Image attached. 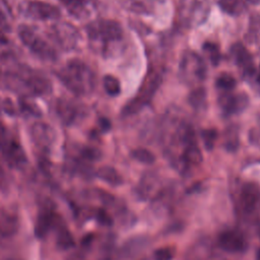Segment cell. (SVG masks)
Wrapping results in <instances>:
<instances>
[{"mask_svg": "<svg viewBox=\"0 0 260 260\" xmlns=\"http://www.w3.org/2000/svg\"><path fill=\"white\" fill-rule=\"evenodd\" d=\"M256 80L258 83H260V65H259V68H258V71L256 74Z\"/></svg>", "mask_w": 260, "mask_h": 260, "instance_id": "obj_32", "label": "cell"}, {"mask_svg": "<svg viewBox=\"0 0 260 260\" xmlns=\"http://www.w3.org/2000/svg\"><path fill=\"white\" fill-rule=\"evenodd\" d=\"M175 256V249L173 247H162L154 251V260H172Z\"/></svg>", "mask_w": 260, "mask_h": 260, "instance_id": "obj_29", "label": "cell"}, {"mask_svg": "<svg viewBox=\"0 0 260 260\" xmlns=\"http://www.w3.org/2000/svg\"><path fill=\"white\" fill-rule=\"evenodd\" d=\"M247 1L253 5H258L260 3V0H247Z\"/></svg>", "mask_w": 260, "mask_h": 260, "instance_id": "obj_33", "label": "cell"}, {"mask_svg": "<svg viewBox=\"0 0 260 260\" xmlns=\"http://www.w3.org/2000/svg\"><path fill=\"white\" fill-rule=\"evenodd\" d=\"M201 137L203 139L205 148L208 150H211L217 138V132L214 129H204L201 131Z\"/></svg>", "mask_w": 260, "mask_h": 260, "instance_id": "obj_28", "label": "cell"}, {"mask_svg": "<svg viewBox=\"0 0 260 260\" xmlns=\"http://www.w3.org/2000/svg\"><path fill=\"white\" fill-rule=\"evenodd\" d=\"M68 13L75 18H85L90 14L91 0H59Z\"/></svg>", "mask_w": 260, "mask_h": 260, "instance_id": "obj_16", "label": "cell"}, {"mask_svg": "<svg viewBox=\"0 0 260 260\" xmlns=\"http://www.w3.org/2000/svg\"><path fill=\"white\" fill-rule=\"evenodd\" d=\"M99 127L103 132H107L111 128V122L107 118L102 117L99 119Z\"/></svg>", "mask_w": 260, "mask_h": 260, "instance_id": "obj_31", "label": "cell"}, {"mask_svg": "<svg viewBox=\"0 0 260 260\" xmlns=\"http://www.w3.org/2000/svg\"><path fill=\"white\" fill-rule=\"evenodd\" d=\"M51 39L59 48L64 51L74 50L80 41L78 29L66 21H57L50 28Z\"/></svg>", "mask_w": 260, "mask_h": 260, "instance_id": "obj_7", "label": "cell"}, {"mask_svg": "<svg viewBox=\"0 0 260 260\" xmlns=\"http://www.w3.org/2000/svg\"><path fill=\"white\" fill-rule=\"evenodd\" d=\"M224 147L229 151H236L239 147L238 128L231 126L224 133Z\"/></svg>", "mask_w": 260, "mask_h": 260, "instance_id": "obj_22", "label": "cell"}, {"mask_svg": "<svg viewBox=\"0 0 260 260\" xmlns=\"http://www.w3.org/2000/svg\"><path fill=\"white\" fill-rule=\"evenodd\" d=\"M12 10L6 0H0V37H4L10 30Z\"/></svg>", "mask_w": 260, "mask_h": 260, "instance_id": "obj_17", "label": "cell"}, {"mask_svg": "<svg viewBox=\"0 0 260 260\" xmlns=\"http://www.w3.org/2000/svg\"><path fill=\"white\" fill-rule=\"evenodd\" d=\"M209 12L207 0H180L179 14L188 26L199 25L205 21Z\"/></svg>", "mask_w": 260, "mask_h": 260, "instance_id": "obj_6", "label": "cell"}, {"mask_svg": "<svg viewBox=\"0 0 260 260\" xmlns=\"http://www.w3.org/2000/svg\"><path fill=\"white\" fill-rule=\"evenodd\" d=\"M219 8L229 15H239L243 11L241 0H218Z\"/></svg>", "mask_w": 260, "mask_h": 260, "instance_id": "obj_21", "label": "cell"}, {"mask_svg": "<svg viewBox=\"0 0 260 260\" xmlns=\"http://www.w3.org/2000/svg\"><path fill=\"white\" fill-rule=\"evenodd\" d=\"M85 31L92 43H101L104 47L120 41L123 37L121 24L112 19L93 20L86 24Z\"/></svg>", "mask_w": 260, "mask_h": 260, "instance_id": "obj_3", "label": "cell"}, {"mask_svg": "<svg viewBox=\"0 0 260 260\" xmlns=\"http://www.w3.org/2000/svg\"><path fill=\"white\" fill-rule=\"evenodd\" d=\"M260 202V192L253 183L243 185L240 192V205L245 212H253Z\"/></svg>", "mask_w": 260, "mask_h": 260, "instance_id": "obj_15", "label": "cell"}, {"mask_svg": "<svg viewBox=\"0 0 260 260\" xmlns=\"http://www.w3.org/2000/svg\"><path fill=\"white\" fill-rule=\"evenodd\" d=\"M256 260H260V248L258 249V251L256 253Z\"/></svg>", "mask_w": 260, "mask_h": 260, "instance_id": "obj_34", "label": "cell"}, {"mask_svg": "<svg viewBox=\"0 0 260 260\" xmlns=\"http://www.w3.org/2000/svg\"><path fill=\"white\" fill-rule=\"evenodd\" d=\"M220 249L229 253H240L247 249V241L244 235L237 230L222 232L217 239Z\"/></svg>", "mask_w": 260, "mask_h": 260, "instance_id": "obj_12", "label": "cell"}, {"mask_svg": "<svg viewBox=\"0 0 260 260\" xmlns=\"http://www.w3.org/2000/svg\"><path fill=\"white\" fill-rule=\"evenodd\" d=\"M55 113L65 126H73L85 115V109L81 104L68 96H60L55 102Z\"/></svg>", "mask_w": 260, "mask_h": 260, "instance_id": "obj_8", "label": "cell"}, {"mask_svg": "<svg viewBox=\"0 0 260 260\" xmlns=\"http://www.w3.org/2000/svg\"><path fill=\"white\" fill-rule=\"evenodd\" d=\"M203 50L207 54L209 61L212 65H217L220 61V51L216 44L211 42H206L203 45Z\"/></svg>", "mask_w": 260, "mask_h": 260, "instance_id": "obj_27", "label": "cell"}, {"mask_svg": "<svg viewBox=\"0 0 260 260\" xmlns=\"http://www.w3.org/2000/svg\"><path fill=\"white\" fill-rule=\"evenodd\" d=\"M161 82V75L157 72H149L141 84L138 94L132 99L122 110L124 116H130L139 112L149 103Z\"/></svg>", "mask_w": 260, "mask_h": 260, "instance_id": "obj_4", "label": "cell"}, {"mask_svg": "<svg viewBox=\"0 0 260 260\" xmlns=\"http://www.w3.org/2000/svg\"><path fill=\"white\" fill-rule=\"evenodd\" d=\"M19 111L29 117H41L42 111L30 96H20L18 100Z\"/></svg>", "mask_w": 260, "mask_h": 260, "instance_id": "obj_18", "label": "cell"}, {"mask_svg": "<svg viewBox=\"0 0 260 260\" xmlns=\"http://www.w3.org/2000/svg\"><path fill=\"white\" fill-rule=\"evenodd\" d=\"M249 104V98L244 92L231 93L230 91L223 92L218 98V105L224 116H231L242 113Z\"/></svg>", "mask_w": 260, "mask_h": 260, "instance_id": "obj_11", "label": "cell"}, {"mask_svg": "<svg viewBox=\"0 0 260 260\" xmlns=\"http://www.w3.org/2000/svg\"><path fill=\"white\" fill-rule=\"evenodd\" d=\"M258 121H259V123H260V116L258 117Z\"/></svg>", "mask_w": 260, "mask_h": 260, "instance_id": "obj_35", "label": "cell"}, {"mask_svg": "<svg viewBox=\"0 0 260 260\" xmlns=\"http://www.w3.org/2000/svg\"><path fill=\"white\" fill-rule=\"evenodd\" d=\"M30 137L35 144L42 148H49L56 140L55 129L45 122H36L30 127Z\"/></svg>", "mask_w": 260, "mask_h": 260, "instance_id": "obj_13", "label": "cell"}, {"mask_svg": "<svg viewBox=\"0 0 260 260\" xmlns=\"http://www.w3.org/2000/svg\"><path fill=\"white\" fill-rule=\"evenodd\" d=\"M182 158L183 161L188 165H199L202 161V153L196 142L185 145Z\"/></svg>", "mask_w": 260, "mask_h": 260, "instance_id": "obj_19", "label": "cell"}, {"mask_svg": "<svg viewBox=\"0 0 260 260\" xmlns=\"http://www.w3.org/2000/svg\"><path fill=\"white\" fill-rule=\"evenodd\" d=\"M231 54L236 64L248 75H252L256 71L253 58L244 45L236 43L231 48Z\"/></svg>", "mask_w": 260, "mask_h": 260, "instance_id": "obj_14", "label": "cell"}, {"mask_svg": "<svg viewBox=\"0 0 260 260\" xmlns=\"http://www.w3.org/2000/svg\"><path fill=\"white\" fill-rule=\"evenodd\" d=\"M180 70L182 76L188 81H201L206 74L205 64L200 56L194 52H188L184 54Z\"/></svg>", "mask_w": 260, "mask_h": 260, "instance_id": "obj_10", "label": "cell"}, {"mask_svg": "<svg viewBox=\"0 0 260 260\" xmlns=\"http://www.w3.org/2000/svg\"><path fill=\"white\" fill-rule=\"evenodd\" d=\"M99 176L107 181L110 184L113 185H118L122 182V178L120 177V175L117 173V171L111 167H104L102 169H100L99 171Z\"/></svg>", "mask_w": 260, "mask_h": 260, "instance_id": "obj_26", "label": "cell"}, {"mask_svg": "<svg viewBox=\"0 0 260 260\" xmlns=\"http://www.w3.org/2000/svg\"><path fill=\"white\" fill-rule=\"evenodd\" d=\"M103 86L105 91L111 95V96H116L120 93L121 91V85L120 81L113 75H105L103 78Z\"/></svg>", "mask_w": 260, "mask_h": 260, "instance_id": "obj_23", "label": "cell"}, {"mask_svg": "<svg viewBox=\"0 0 260 260\" xmlns=\"http://www.w3.org/2000/svg\"><path fill=\"white\" fill-rule=\"evenodd\" d=\"M189 105L194 109H201L206 103V90L203 87H196L188 96Z\"/></svg>", "mask_w": 260, "mask_h": 260, "instance_id": "obj_20", "label": "cell"}, {"mask_svg": "<svg viewBox=\"0 0 260 260\" xmlns=\"http://www.w3.org/2000/svg\"><path fill=\"white\" fill-rule=\"evenodd\" d=\"M131 156L135 160H137L141 164H145V165H151L155 160L154 154L146 148H136V149L132 150Z\"/></svg>", "mask_w": 260, "mask_h": 260, "instance_id": "obj_24", "label": "cell"}, {"mask_svg": "<svg viewBox=\"0 0 260 260\" xmlns=\"http://www.w3.org/2000/svg\"><path fill=\"white\" fill-rule=\"evenodd\" d=\"M0 152L11 162L21 164L25 156L20 143L10 129L0 121Z\"/></svg>", "mask_w": 260, "mask_h": 260, "instance_id": "obj_9", "label": "cell"}, {"mask_svg": "<svg viewBox=\"0 0 260 260\" xmlns=\"http://www.w3.org/2000/svg\"><path fill=\"white\" fill-rule=\"evenodd\" d=\"M215 85H216L217 88L223 90V92H228V91H231L235 88L236 79L231 74L222 73L216 78Z\"/></svg>", "mask_w": 260, "mask_h": 260, "instance_id": "obj_25", "label": "cell"}, {"mask_svg": "<svg viewBox=\"0 0 260 260\" xmlns=\"http://www.w3.org/2000/svg\"><path fill=\"white\" fill-rule=\"evenodd\" d=\"M17 35L20 42L37 58L46 62H55L58 59L55 47L36 27L20 24L17 27Z\"/></svg>", "mask_w": 260, "mask_h": 260, "instance_id": "obj_2", "label": "cell"}, {"mask_svg": "<svg viewBox=\"0 0 260 260\" xmlns=\"http://www.w3.org/2000/svg\"><path fill=\"white\" fill-rule=\"evenodd\" d=\"M19 12L26 18L34 20H58L61 17L60 9L53 5L40 0H26L19 4Z\"/></svg>", "mask_w": 260, "mask_h": 260, "instance_id": "obj_5", "label": "cell"}, {"mask_svg": "<svg viewBox=\"0 0 260 260\" xmlns=\"http://www.w3.org/2000/svg\"><path fill=\"white\" fill-rule=\"evenodd\" d=\"M62 84L76 95H87L95 86L93 70L82 60L71 59L56 73Z\"/></svg>", "mask_w": 260, "mask_h": 260, "instance_id": "obj_1", "label": "cell"}, {"mask_svg": "<svg viewBox=\"0 0 260 260\" xmlns=\"http://www.w3.org/2000/svg\"><path fill=\"white\" fill-rule=\"evenodd\" d=\"M82 154L84 157H86L88 159H95V158L100 157V151L92 147H85L82 150Z\"/></svg>", "mask_w": 260, "mask_h": 260, "instance_id": "obj_30", "label": "cell"}]
</instances>
